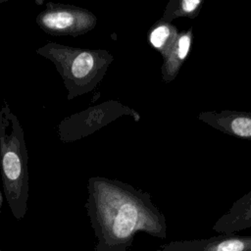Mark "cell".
I'll list each match as a JSON object with an SVG mask.
<instances>
[{"label":"cell","instance_id":"1","mask_svg":"<svg viewBox=\"0 0 251 251\" xmlns=\"http://www.w3.org/2000/svg\"><path fill=\"white\" fill-rule=\"evenodd\" d=\"M85 208L96 237L95 251H127L137 232L165 239L164 214L151 195L118 179L92 176Z\"/></svg>","mask_w":251,"mask_h":251},{"label":"cell","instance_id":"2","mask_svg":"<svg viewBox=\"0 0 251 251\" xmlns=\"http://www.w3.org/2000/svg\"><path fill=\"white\" fill-rule=\"evenodd\" d=\"M28 155L24 129L8 102L0 108V169L4 196L16 220L27 211Z\"/></svg>","mask_w":251,"mask_h":251},{"label":"cell","instance_id":"5","mask_svg":"<svg viewBox=\"0 0 251 251\" xmlns=\"http://www.w3.org/2000/svg\"><path fill=\"white\" fill-rule=\"evenodd\" d=\"M97 21V17L85 8L54 2H47L45 9L35 19L37 25L45 33L73 37L91 31Z\"/></svg>","mask_w":251,"mask_h":251},{"label":"cell","instance_id":"7","mask_svg":"<svg viewBox=\"0 0 251 251\" xmlns=\"http://www.w3.org/2000/svg\"><path fill=\"white\" fill-rule=\"evenodd\" d=\"M197 119L228 135L251 140V113L236 110L203 111Z\"/></svg>","mask_w":251,"mask_h":251},{"label":"cell","instance_id":"9","mask_svg":"<svg viewBox=\"0 0 251 251\" xmlns=\"http://www.w3.org/2000/svg\"><path fill=\"white\" fill-rule=\"evenodd\" d=\"M192 41V28L179 31L171 49L163 56L161 67L162 79L164 82L173 81L178 75L180 68L186 60Z\"/></svg>","mask_w":251,"mask_h":251},{"label":"cell","instance_id":"12","mask_svg":"<svg viewBox=\"0 0 251 251\" xmlns=\"http://www.w3.org/2000/svg\"><path fill=\"white\" fill-rule=\"evenodd\" d=\"M3 202H4V196H3V193H2V191L0 190V213H1V210H2Z\"/></svg>","mask_w":251,"mask_h":251},{"label":"cell","instance_id":"11","mask_svg":"<svg viewBox=\"0 0 251 251\" xmlns=\"http://www.w3.org/2000/svg\"><path fill=\"white\" fill-rule=\"evenodd\" d=\"M202 5V0H170L161 20L172 23L175 19L180 17L195 19L198 17Z\"/></svg>","mask_w":251,"mask_h":251},{"label":"cell","instance_id":"13","mask_svg":"<svg viewBox=\"0 0 251 251\" xmlns=\"http://www.w3.org/2000/svg\"><path fill=\"white\" fill-rule=\"evenodd\" d=\"M0 251H1V250H0Z\"/></svg>","mask_w":251,"mask_h":251},{"label":"cell","instance_id":"8","mask_svg":"<svg viewBox=\"0 0 251 251\" xmlns=\"http://www.w3.org/2000/svg\"><path fill=\"white\" fill-rule=\"evenodd\" d=\"M251 227V190L237 199L213 226V230L221 234H236Z\"/></svg>","mask_w":251,"mask_h":251},{"label":"cell","instance_id":"6","mask_svg":"<svg viewBox=\"0 0 251 251\" xmlns=\"http://www.w3.org/2000/svg\"><path fill=\"white\" fill-rule=\"evenodd\" d=\"M160 251H251V235L220 234L204 239L176 240L161 246Z\"/></svg>","mask_w":251,"mask_h":251},{"label":"cell","instance_id":"3","mask_svg":"<svg viewBox=\"0 0 251 251\" xmlns=\"http://www.w3.org/2000/svg\"><path fill=\"white\" fill-rule=\"evenodd\" d=\"M36 54L54 64L69 101L92 91L104 78L114 55L106 49H89L47 42Z\"/></svg>","mask_w":251,"mask_h":251},{"label":"cell","instance_id":"10","mask_svg":"<svg viewBox=\"0 0 251 251\" xmlns=\"http://www.w3.org/2000/svg\"><path fill=\"white\" fill-rule=\"evenodd\" d=\"M178 32L176 26L172 23H167L160 19L149 29L148 42L163 57L173 46Z\"/></svg>","mask_w":251,"mask_h":251},{"label":"cell","instance_id":"4","mask_svg":"<svg viewBox=\"0 0 251 251\" xmlns=\"http://www.w3.org/2000/svg\"><path fill=\"white\" fill-rule=\"evenodd\" d=\"M123 116L131 117L135 122L140 120V115L132 108L108 100L64 118L57 126V134L62 142L78 141Z\"/></svg>","mask_w":251,"mask_h":251}]
</instances>
